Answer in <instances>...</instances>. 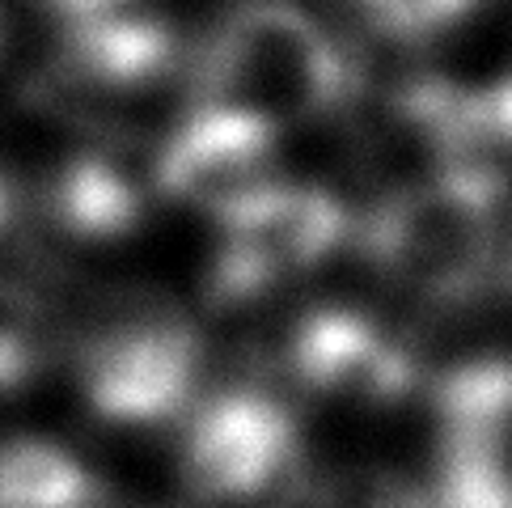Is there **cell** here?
Masks as SVG:
<instances>
[{"label":"cell","instance_id":"cell-1","mask_svg":"<svg viewBox=\"0 0 512 508\" xmlns=\"http://www.w3.org/2000/svg\"><path fill=\"white\" fill-rule=\"evenodd\" d=\"M199 106H225L284 132L347 98L352 68L339 43L292 0L237 5L199 56Z\"/></svg>","mask_w":512,"mask_h":508},{"label":"cell","instance_id":"cell-12","mask_svg":"<svg viewBox=\"0 0 512 508\" xmlns=\"http://www.w3.org/2000/svg\"><path fill=\"white\" fill-rule=\"evenodd\" d=\"M47 365V335L34 305L0 297V394L26 390Z\"/></svg>","mask_w":512,"mask_h":508},{"label":"cell","instance_id":"cell-3","mask_svg":"<svg viewBox=\"0 0 512 508\" xmlns=\"http://www.w3.org/2000/svg\"><path fill=\"white\" fill-rule=\"evenodd\" d=\"M305 458L292 415L263 390H229L195 411L182 445L187 508H297Z\"/></svg>","mask_w":512,"mask_h":508},{"label":"cell","instance_id":"cell-10","mask_svg":"<svg viewBox=\"0 0 512 508\" xmlns=\"http://www.w3.org/2000/svg\"><path fill=\"white\" fill-rule=\"evenodd\" d=\"M60 47V64L72 81L106 89V94H123V89H140L170 72L174 26L161 13H140L119 17V22L60 30Z\"/></svg>","mask_w":512,"mask_h":508},{"label":"cell","instance_id":"cell-7","mask_svg":"<svg viewBox=\"0 0 512 508\" xmlns=\"http://www.w3.org/2000/svg\"><path fill=\"white\" fill-rule=\"evenodd\" d=\"M271 153H276V132L267 123L195 102V111L161 144L153 161V187L178 204L208 208L216 216L246 191L271 183Z\"/></svg>","mask_w":512,"mask_h":508},{"label":"cell","instance_id":"cell-14","mask_svg":"<svg viewBox=\"0 0 512 508\" xmlns=\"http://www.w3.org/2000/svg\"><path fill=\"white\" fill-rule=\"evenodd\" d=\"M39 5L60 30L119 22V17H140V13H161L157 0H39Z\"/></svg>","mask_w":512,"mask_h":508},{"label":"cell","instance_id":"cell-11","mask_svg":"<svg viewBox=\"0 0 512 508\" xmlns=\"http://www.w3.org/2000/svg\"><path fill=\"white\" fill-rule=\"evenodd\" d=\"M98 483L72 449L47 437L0 445V508H94Z\"/></svg>","mask_w":512,"mask_h":508},{"label":"cell","instance_id":"cell-2","mask_svg":"<svg viewBox=\"0 0 512 508\" xmlns=\"http://www.w3.org/2000/svg\"><path fill=\"white\" fill-rule=\"evenodd\" d=\"M360 250L386 280L419 297L470 301L496 267V199L453 178H415L369 212Z\"/></svg>","mask_w":512,"mask_h":508},{"label":"cell","instance_id":"cell-13","mask_svg":"<svg viewBox=\"0 0 512 508\" xmlns=\"http://www.w3.org/2000/svg\"><path fill=\"white\" fill-rule=\"evenodd\" d=\"M356 5L373 17L377 30L419 39V34L453 26L457 17L470 13L479 0H356Z\"/></svg>","mask_w":512,"mask_h":508},{"label":"cell","instance_id":"cell-9","mask_svg":"<svg viewBox=\"0 0 512 508\" xmlns=\"http://www.w3.org/2000/svg\"><path fill=\"white\" fill-rule=\"evenodd\" d=\"M436 441L462 445L512 487V360L483 356L436 381Z\"/></svg>","mask_w":512,"mask_h":508},{"label":"cell","instance_id":"cell-15","mask_svg":"<svg viewBox=\"0 0 512 508\" xmlns=\"http://www.w3.org/2000/svg\"><path fill=\"white\" fill-rule=\"evenodd\" d=\"M5 216H9V191L0 183V229H5Z\"/></svg>","mask_w":512,"mask_h":508},{"label":"cell","instance_id":"cell-5","mask_svg":"<svg viewBox=\"0 0 512 508\" xmlns=\"http://www.w3.org/2000/svg\"><path fill=\"white\" fill-rule=\"evenodd\" d=\"M216 221L225 242L212 263V305H246L271 293L280 280L318 267L347 233V216L331 191L276 178L225 204Z\"/></svg>","mask_w":512,"mask_h":508},{"label":"cell","instance_id":"cell-6","mask_svg":"<svg viewBox=\"0 0 512 508\" xmlns=\"http://www.w3.org/2000/svg\"><path fill=\"white\" fill-rule=\"evenodd\" d=\"M288 369L305 390L347 398L364 407H390L415 386V356L386 335L369 314L322 305L288 339Z\"/></svg>","mask_w":512,"mask_h":508},{"label":"cell","instance_id":"cell-4","mask_svg":"<svg viewBox=\"0 0 512 508\" xmlns=\"http://www.w3.org/2000/svg\"><path fill=\"white\" fill-rule=\"evenodd\" d=\"M77 381L106 424H166L191 407L199 386V339L166 305H127L77 348Z\"/></svg>","mask_w":512,"mask_h":508},{"label":"cell","instance_id":"cell-16","mask_svg":"<svg viewBox=\"0 0 512 508\" xmlns=\"http://www.w3.org/2000/svg\"><path fill=\"white\" fill-rule=\"evenodd\" d=\"M0 39H5V17H0Z\"/></svg>","mask_w":512,"mask_h":508},{"label":"cell","instance_id":"cell-8","mask_svg":"<svg viewBox=\"0 0 512 508\" xmlns=\"http://www.w3.org/2000/svg\"><path fill=\"white\" fill-rule=\"evenodd\" d=\"M47 216L77 242H119L136 233L149 212L136 166L115 149L68 157L47 183Z\"/></svg>","mask_w":512,"mask_h":508}]
</instances>
